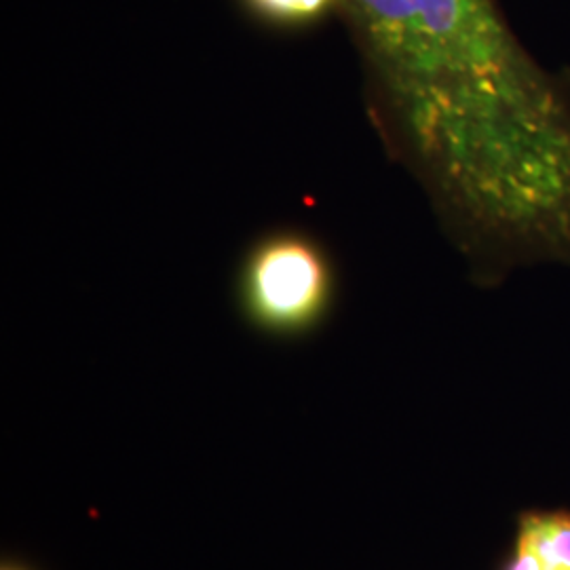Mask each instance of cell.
Segmentation results:
<instances>
[{
  "instance_id": "obj_2",
  "label": "cell",
  "mask_w": 570,
  "mask_h": 570,
  "mask_svg": "<svg viewBox=\"0 0 570 570\" xmlns=\"http://www.w3.org/2000/svg\"><path fill=\"white\" fill-rule=\"evenodd\" d=\"M245 292L252 311L268 326H305L326 303L327 268L315 247L277 239L252 258Z\"/></svg>"
},
{
  "instance_id": "obj_4",
  "label": "cell",
  "mask_w": 570,
  "mask_h": 570,
  "mask_svg": "<svg viewBox=\"0 0 570 570\" xmlns=\"http://www.w3.org/2000/svg\"><path fill=\"white\" fill-rule=\"evenodd\" d=\"M263 16L284 23H305L320 18L334 0H249Z\"/></svg>"
},
{
  "instance_id": "obj_1",
  "label": "cell",
  "mask_w": 570,
  "mask_h": 570,
  "mask_svg": "<svg viewBox=\"0 0 570 570\" xmlns=\"http://www.w3.org/2000/svg\"><path fill=\"white\" fill-rule=\"evenodd\" d=\"M463 115L490 218L520 237L570 230V104L490 0H414Z\"/></svg>"
},
{
  "instance_id": "obj_3",
  "label": "cell",
  "mask_w": 570,
  "mask_h": 570,
  "mask_svg": "<svg viewBox=\"0 0 570 570\" xmlns=\"http://www.w3.org/2000/svg\"><path fill=\"white\" fill-rule=\"evenodd\" d=\"M508 570H570V515L543 513L522 522Z\"/></svg>"
}]
</instances>
